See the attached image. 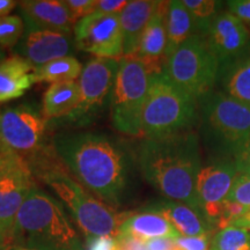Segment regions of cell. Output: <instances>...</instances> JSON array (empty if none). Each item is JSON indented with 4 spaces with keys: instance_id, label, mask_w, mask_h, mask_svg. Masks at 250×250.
<instances>
[{
    "instance_id": "5b68a950",
    "label": "cell",
    "mask_w": 250,
    "mask_h": 250,
    "mask_svg": "<svg viewBox=\"0 0 250 250\" xmlns=\"http://www.w3.org/2000/svg\"><path fill=\"white\" fill-rule=\"evenodd\" d=\"M199 132L212 160H234L250 137V107L211 90L198 100Z\"/></svg>"
},
{
    "instance_id": "ee69618b",
    "label": "cell",
    "mask_w": 250,
    "mask_h": 250,
    "mask_svg": "<svg viewBox=\"0 0 250 250\" xmlns=\"http://www.w3.org/2000/svg\"><path fill=\"white\" fill-rule=\"evenodd\" d=\"M23 250H31V249H23Z\"/></svg>"
},
{
    "instance_id": "f35d334b",
    "label": "cell",
    "mask_w": 250,
    "mask_h": 250,
    "mask_svg": "<svg viewBox=\"0 0 250 250\" xmlns=\"http://www.w3.org/2000/svg\"><path fill=\"white\" fill-rule=\"evenodd\" d=\"M18 4L19 2L14 0H0V18L7 17L17 7Z\"/></svg>"
},
{
    "instance_id": "d6986e66",
    "label": "cell",
    "mask_w": 250,
    "mask_h": 250,
    "mask_svg": "<svg viewBox=\"0 0 250 250\" xmlns=\"http://www.w3.org/2000/svg\"><path fill=\"white\" fill-rule=\"evenodd\" d=\"M146 211L155 212L167 219L181 236H199L212 234L214 226L202 211L174 201L156 202L146 206Z\"/></svg>"
},
{
    "instance_id": "9a60e30c",
    "label": "cell",
    "mask_w": 250,
    "mask_h": 250,
    "mask_svg": "<svg viewBox=\"0 0 250 250\" xmlns=\"http://www.w3.org/2000/svg\"><path fill=\"white\" fill-rule=\"evenodd\" d=\"M72 43L71 34L26 28L22 39L18 43L17 54L35 70L56 59L70 56Z\"/></svg>"
},
{
    "instance_id": "ffe728a7",
    "label": "cell",
    "mask_w": 250,
    "mask_h": 250,
    "mask_svg": "<svg viewBox=\"0 0 250 250\" xmlns=\"http://www.w3.org/2000/svg\"><path fill=\"white\" fill-rule=\"evenodd\" d=\"M120 235L130 236L146 242L158 237L177 239L181 234L164 215L143 210L132 214L125 213L124 220L122 221L118 230V236Z\"/></svg>"
},
{
    "instance_id": "ac0fdd59",
    "label": "cell",
    "mask_w": 250,
    "mask_h": 250,
    "mask_svg": "<svg viewBox=\"0 0 250 250\" xmlns=\"http://www.w3.org/2000/svg\"><path fill=\"white\" fill-rule=\"evenodd\" d=\"M160 1L134 0L129 1L120 13L123 35V58L136 57L146 27L158 9Z\"/></svg>"
},
{
    "instance_id": "7c38bea8",
    "label": "cell",
    "mask_w": 250,
    "mask_h": 250,
    "mask_svg": "<svg viewBox=\"0 0 250 250\" xmlns=\"http://www.w3.org/2000/svg\"><path fill=\"white\" fill-rule=\"evenodd\" d=\"M237 176L234 160H212L203 166L197 176V195L205 217L214 227L224 211V204Z\"/></svg>"
},
{
    "instance_id": "ba28073f",
    "label": "cell",
    "mask_w": 250,
    "mask_h": 250,
    "mask_svg": "<svg viewBox=\"0 0 250 250\" xmlns=\"http://www.w3.org/2000/svg\"><path fill=\"white\" fill-rule=\"evenodd\" d=\"M164 72L179 88L198 100L218 81L219 62L205 37L195 34L167 58Z\"/></svg>"
},
{
    "instance_id": "9c48e42d",
    "label": "cell",
    "mask_w": 250,
    "mask_h": 250,
    "mask_svg": "<svg viewBox=\"0 0 250 250\" xmlns=\"http://www.w3.org/2000/svg\"><path fill=\"white\" fill-rule=\"evenodd\" d=\"M46 120L34 107L21 104L0 114V145L30 164L44 149Z\"/></svg>"
},
{
    "instance_id": "7bdbcfd3",
    "label": "cell",
    "mask_w": 250,
    "mask_h": 250,
    "mask_svg": "<svg viewBox=\"0 0 250 250\" xmlns=\"http://www.w3.org/2000/svg\"><path fill=\"white\" fill-rule=\"evenodd\" d=\"M6 59V52H5V49L2 48V46H0V62L2 61H5Z\"/></svg>"
},
{
    "instance_id": "4fadbf2b",
    "label": "cell",
    "mask_w": 250,
    "mask_h": 250,
    "mask_svg": "<svg viewBox=\"0 0 250 250\" xmlns=\"http://www.w3.org/2000/svg\"><path fill=\"white\" fill-rule=\"evenodd\" d=\"M204 37L210 51L217 58L219 68L233 62L250 45L248 27L229 11L215 15Z\"/></svg>"
},
{
    "instance_id": "30bf717a",
    "label": "cell",
    "mask_w": 250,
    "mask_h": 250,
    "mask_svg": "<svg viewBox=\"0 0 250 250\" xmlns=\"http://www.w3.org/2000/svg\"><path fill=\"white\" fill-rule=\"evenodd\" d=\"M120 61L92 58L83 68L79 79L80 102L66 116L68 122L85 124L99 114L111 99Z\"/></svg>"
},
{
    "instance_id": "74e56055",
    "label": "cell",
    "mask_w": 250,
    "mask_h": 250,
    "mask_svg": "<svg viewBox=\"0 0 250 250\" xmlns=\"http://www.w3.org/2000/svg\"><path fill=\"white\" fill-rule=\"evenodd\" d=\"M118 250H146L145 242L130 236H117Z\"/></svg>"
},
{
    "instance_id": "f1b7e54d",
    "label": "cell",
    "mask_w": 250,
    "mask_h": 250,
    "mask_svg": "<svg viewBox=\"0 0 250 250\" xmlns=\"http://www.w3.org/2000/svg\"><path fill=\"white\" fill-rule=\"evenodd\" d=\"M226 202L237 203L247 208H250V176L237 174Z\"/></svg>"
},
{
    "instance_id": "d590c367",
    "label": "cell",
    "mask_w": 250,
    "mask_h": 250,
    "mask_svg": "<svg viewBox=\"0 0 250 250\" xmlns=\"http://www.w3.org/2000/svg\"><path fill=\"white\" fill-rule=\"evenodd\" d=\"M146 250H176L175 239L170 237H158L145 242Z\"/></svg>"
},
{
    "instance_id": "1f68e13d",
    "label": "cell",
    "mask_w": 250,
    "mask_h": 250,
    "mask_svg": "<svg viewBox=\"0 0 250 250\" xmlns=\"http://www.w3.org/2000/svg\"><path fill=\"white\" fill-rule=\"evenodd\" d=\"M85 250H118L116 237L112 236H88L86 237Z\"/></svg>"
},
{
    "instance_id": "3957f363",
    "label": "cell",
    "mask_w": 250,
    "mask_h": 250,
    "mask_svg": "<svg viewBox=\"0 0 250 250\" xmlns=\"http://www.w3.org/2000/svg\"><path fill=\"white\" fill-rule=\"evenodd\" d=\"M35 173L67 206L86 237L118 236L125 213L116 214L107 204L90 195L81 184L71 177L50 153L43 152L29 164Z\"/></svg>"
},
{
    "instance_id": "7402d4cb",
    "label": "cell",
    "mask_w": 250,
    "mask_h": 250,
    "mask_svg": "<svg viewBox=\"0 0 250 250\" xmlns=\"http://www.w3.org/2000/svg\"><path fill=\"white\" fill-rule=\"evenodd\" d=\"M221 92L250 107V45L229 64L219 68Z\"/></svg>"
},
{
    "instance_id": "60d3db41",
    "label": "cell",
    "mask_w": 250,
    "mask_h": 250,
    "mask_svg": "<svg viewBox=\"0 0 250 250\" xmlns=\"http://www.w3.org/2000/svg\"><path fill=\"white\" fill-rule=\"evenodd\" d=\"M8 247L11 246H9V243L7 241V237H6L4 232H2L1 227H0V250H6Z\"/></svg>"
},
{
    "instance_id": "8d00e7d4",
    "label": "cell",
    "mask_w": 250,
    "mask_h": 250,
    "mask_svg": "<svg viewBox=\"0 0 250 250\" xmlns=\"http://www.w3.org/2000/svg\"><path fill=\"white\" fill-rule=\"evenodd\" d=\"M23 161L26 160H23L22 158H20V156L17 154H13V153H11V154L5 156L4 159H1V160H0V180Z\"/></svg>"
},
{
    "instance_id": "5bb4252c",
    "label": "cell",
    "mask_w": 250,
    "mask_h": 250,
    "mask_svg": "<svg viewBox=\"0 0 250 250\" xmlns=\"http://www.w3.org/2000/svg\"><path fill=\"white\" fill-rule=\"evenodd\" d=\"M35 186L27 161L21 162L0 180V227L9 246L14 245L13 228L18 212Z\"/></svg>"
},
{
    "instance_id": "8992f818",
    "label": "cell",
    "mask_w": 250,
    "mask_h": 250,
    "mask_svg": "<svg viewBox=\"0 0 250 250\" xmlns=\"http://www.w3.org/2000/svg\"><path fill=\"white\" fill-rule=\"evenodd\" d=\"M198 121V101L179 88L165 72L153 73L143 111V136L164 138L190 132Z\"/></svg>"
},
{
    "instance_id": "277c9868",
    "label": "cell",
    "mask_w": 250,
    "mask_h": 250,
    "mask_svg": "<svg viewBox=\"0 0 250 250\" xmlns=\"http://www.w3.org/2000/svg\"><path fill=\"white\" fill-rule=\"evenodd\" d=\"M13 239L31 250H85L64 206L36 186L18 212Z\"/></svg>"
},
{
    "instance_id": "4316f807",
    "label": "cell",
    "mask_w": 250,
    "mask_h": 250,
    "mask_svg": "<svg viewBox=\"0 0 250 250\" xmlns=\"http://www.w3.org/2000/svg\"><path fill=\"white\" fill-rule=\"evenodd\" d=\"M191 14L196 27V34L204 36L215 15L219 13L221 2L215 0H182Z\"/></svg>"
},
{
    "instance_id": "83f0119b",
    "label": "cell",
    "mask_w": 250,
    "mask_h": 250,
    "mask_svg": "<svg viewBox=\"0 0 250 250\" xmlns=\"http://www.w3.org/2000/svg\"><path fill=\"white\" fill-rule=\"evenodd\" d=\"M24 27L23 19L19 15L0 18V46L6 49L18 45L26 30Z\"/></svg>"
},
{
    "instance_id": "b9f144b4",
    "label": "cell",
    "mask_w": 250,
    "mask_h": 250,
    "mask_svg": "<svg viewBox=\"0 0 250 250\" xmlns=\"http://www.w3.org/2000/svg\"><path fill=\"white\" fill-rule=\"evenodd\" d=\"M8 154H11V153L6 151V149H4V147H2V146L0 145V160H1V159H4L5 156H7Z\"/></svg>"
},
{
    "instance_id": "cb8c5ba5",
    "label": "cell",
    "mask_w": 250,
    "mask_h": 250,
    "mask_svg": "<svg viewBox=\"0 0 250 250\" xmlns=\"http://www.w3.org/2000/svg\"><path fill=\"white\" fill-rule=\"evenodd\" d=\"M196 34V27L191 14L183 1H169L167 11V49L166 59L174 54L186 41Z\"/></svg>"
},
{
    "instance_id": "6da1fadb",
    "label": "cell",
    "mask_w": 250,
    "mask_h": 250,
    "mask_svg": "<svg viewBox=\"0 0 250 250\" xmlns=\"http://www.w3.org/2000/svg\"><path fill=\"white\" fill-rule=\"evenodd\" d=\"M52 148L81 186L100 201L120 206L131 171V158L116 139L99 132H62Z\"/></svg>"
},
{
    "instance_id": "8fae6325",
    "label": "cell",
    "mask_w": 250,
    "mask_h": 250,
    "mask_svg": "<svg viewBox=\"0 0 250 250\" xmlns=\"http://www.w3.org/2000/svg\"><path fill=\"white\" fill-rule=\"evenodd\" d=\"M74 42L78 49L96 58L121 61L124 55L120 14L94 12L81 19L74 27Z\"/></svg>"
},
{
    "instance_id": "f546056e",
    "label": "cell",
    "mask_w": 250,
    "mask_h": 250,
    "mask_svg": "<svg viewBox=\"0 0 250 250\" xmlns=\"http://www.w3.org/2000/svg\"><path fill=\"white\" fill-rule=\"evenodd\" d=\"M212 234L199 236H180L175 239L176 250H210Z\"/></svg>"
},
{
    "instance_id": "e0dca14e",
    "label": "cell",
    "mask_w": 250,
    "mask_h": 250,
    "mask_svg": "<svg viewBox=\"0 0 250 250\" xmlns=\"http://www.w3.org/2000/svg\"><path fill=\"white\" fill-rule=\"evenodd\" d=\"M169 1H160L146 27L136 58L142 61L152 73L164 72L167 49V11Z\"/></svg>"
},
{
    "instance_id": "ab89813d",
    "label": "cell",
    "mask_w": 250,
    "mask_h": 250,
    "mask_svg": "<svg viewBox=\"0 0 250 250\" xmlns=\"http://www.w3.org/2000/svg\"><path fill=\"white\" fill-rule=\"evenodd\" d=\"M232 225H234V226H237V227L247 228V229L250 230V208L247 211V213L243 215V217L237 219V220L234 221Z\"/></svg>"
},
{
    "instance_id": "d6a6232c",
    "label": "cell",
    "mask_w": 250,
    "mask_h": 250,
    "mask_svg": "<svg viewBox=\"0 0 250 250\" xmlns=\"http://www.w3.org/2000/svg\"><path fill=\"white\" fill-rule=\"evenodd\" d=\"M237 174L250 176V137L234 156Z\"/></svg>"
},
{
    "instance_id": "d4e9b609",
    "label": "cell",
    "mask_w": 250,
    "mask_h": 250,
    "mask_svg": "<svg viewBox=\"0 0 250 250\" xmlns=\"http://www.w3.org/2000/svg\"><path fill=\"white\" fill-rule=\"evenodd\" d=\"M83 68L81 62L76 57L67 56L35 68L33 77L35 83H57L76 81V79L80 78Z\"/></svg>"
},
{
    "instance_id": "836d02e7",
    "label": "cell",
    "mask_w": 250,
    "mask_h": 250,
    "mask_svg": "<svg viewBox=\"0 0 250 250\" xmlns=\"http://www.w3.org/2000/svg\"><path fill=\"white\" fill-rule=\"evenodd\" d=\"M226 4L228 11L250 28V0H232Z\"/></svg>"
},
{
    "instance_id": "44dd1931",
    "label": "cell",
    "mask_w": 250,
    "mask_h": 250,
    "mask_svg": "<svg viewBox=\"0 0 250 250\" xmlns=\"http://www.w3.org/2000/svg\"><path fill=\"white\" fill-rule=\"evenodd\" d=\"M34 67L15 55L0 62V102H7L24 95L35 83Z\"/></svg>"
},
{
    "instance_id": "52a82bcc",
    "label": "cell",
    "mask_w": 250,
    "mask_h": 250,
    "mask_svg": "<svg viewBox=\"0 0 250 250\" xmlns=\"http://www.w3.org/2000/svg\"><path fill=\"white\" fill-rule=\"evenodd\" d=\"M152 72L138 58H122L110 99L114 127L127 136L143 134V111Z\"/></svg>"
},
{
    "instance_id": "7a4b0ae2",
    "label": "cell",
    "mask_w": 250,
    "mask_h": 250,
    "mask_svg": "<svg viewBox=\"0 0 250 250\" xmlns=\"http://www.w3.org/2000/svg\"><path fill=\"white\" fill-rule=\"evenodd\" d=\"M137 161L144 179L168 201L202 211L196 184L203 165L195 132L145 138L139 145Z\"/></svg>"
},
{
    "instance_id": "e575fe53",
    "label": "cell",
    "mask_w": 250,
    "mask_h": 250,
    "mask_svg": "<svg viewBox=\"0 0 250 250\" xmlns=\"http://www.w3.org/2000/svg\"><path fill=\"white\" fill-rule=\"evenodd\" d=\"M127 2L129 1L126 0H98L94 12L102 14H120Z\"/></svg>"
},
{
    "instance_id": "484cf974",
    "label": "cell",
    "mask_w": 250,
    "mask_h": 250,
    "mask_svg": "<svg viewBox=\"0 0 250 250\" xmlns=\"http://www.w3.org/2000/svg\"><path fill=\"white\" fill-rule=\"evenodd\" d=\"M210 250H250V230L234 225L213 234Z\"/></svg>"
},
{
    "instance_id": "2e32d148",
    "label": "cell",
    "mask_w": 250,
    "mask_h": 250,
    "mask_svg": "<svg viewBox=\"0 0 250 250\" xmlns=\"http://www.w3.org/2000/svg\"><path fill=\"white\" fill-rule=\"evenodd\" d=\"M26 28L72 34L77 21L62 0H24L19 2Z\"/></svg>"
},
{
    "instance_id": "603a6c76",
    "label": "cell",
    "mask_w": 250,
    "mask_h": 250,
    "mask_svg": "<svg viewBox=\"0 0 250 250\" xmlns=\"http://www.w3.org/2000/svg\"><path fill=\"white\" fill-rule=\"evenodd\" d=\"M80 102V87L77 81L52 83L43 96L45 118L66 117Z\"/></svg>"
},
{
    "instance_id": "4dcf8cb0",
    "label": "cell",
    "mask_w": 250,
    "mask_h": 250,
    "mask_svg": "<svg viewBox=\"0 0 250 250\" xmlns=\"http://www.w3.org/2000/svg\"><path fill=\"white\" fill-rule=\"evenodd\" d=\"M65 4H66L72 17L78 22L81 19L94 13L98 0H66Z\"/></svg>"
},
{
    "instance_id": "f6af8a7d",
    "label": "cell",
    "mask_w": 250,
    "mask_h": 250,
    "mask_svg": "<svg viewBox=\"0 0 250 250\" xmlns=\"http://www.w3.org/2000/svg\"><path fill=\"white\" fill-rule=\"evenodd\" d=\"M0 114H1V111H0Z\"/></svg>"
}]
</instances>
